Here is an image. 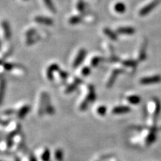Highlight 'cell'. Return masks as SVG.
<instances>
[{"mask_svg":"<svg viewBox=\"0 0 161 161\" xmlns=\"http://www.w3.org/2000/svg\"><path fill=\"white\" fill-rule=\"evenodd\" d=\"M96 98V92L95 90H94L93 86L91 85H88L86 88V92L83 95L80 102L78 104V109L81 111L85 110L87 108L88 105L90 103H92Z\"/></svg>","mask_w":161,"mask_h":161,"instance_id":"obj_1","label":"cell"},{"mask_svg":"<svg viewBox=\"0 0 161 161\" xmlns=\"http://www.w3.org/2000/svg\"><path fill=\"white\" fill-rule=\"evenodd\" d=\"M48 98H49V96L45 92H42L39 96L38 102L36 105V114H37V116H42L45 114V108Z\"/></svg>","mask_w":161,"mask_h":161,"instance_id":"obj_2","label":"cell"},{"mask_svg":"<svg viewBox=\"0 0 161 161\" xmlns=\"http://www.w3.org/2000/svg\"><path fill=\"white\" fill-rule=\"evenodd\" d=\"M30 106L27 104H23L17 108H14V115L17 116V118L19 119H22L25 118L27 114H29L30 111Z\"/></svg>","mask_w":161,"mask_h":161,"instance_id":"obj_3","label":"cell"},{"mask_svg":"<svg viewBox=\"0 0 161 161\" xmlns=\"http://www.w3.org/2000/svg\"><path fill=\"white\" fill-rule=\"evenodd\" d=\"M36 157L39 161H49L52 157V153L49 148L43 147L38 149Z\"/></svg>","mask_w":161,"mask_h":161,"instance_id":"obj_4","label":"cell"},{"mask_svg":"<svg viewBox=\"0 0 161 161\" xmlns=\"http://www.w3.org/2000/svg\"><path fill=\"white\" fill-rule=\"evenodd\" d=\"M19 124L18 123L17 121H13V122H10L8 126L6 127V132H7V135L10 136H14L16 134L19 133Z\"/></svg>","mask_w":161,"mask_h":161,"instance_id":"obj_5","label":"cell"},{"mask_svg":"<svg viewBox=\"0 0 161 161\" xmlns=\"http://www.w3.org/2000/svg\"><path fill=\"white\" fill-rule=\"evenodd\" d=\"M161 3V0H153L152 3L145 6L144 8H142V9L140 11V15L143 17L150 13L152 10H154L155 8L158 6L159 4Z\"/></svg>","mask_w":161,"mask_h":161,"instance_id":"obj_6","label":"cell"},{"mask_svg":"<svg viewBox=\"0 0 161 161\" xmlns=\"http://www.w3.org/2000/svg\"><path fill=\"white\" fill-rule=\"evenodd\" d=\"M161 81V76L159 75L150 76V77H146L140 80V84L142 85H149V84H154L159 83Z\"/></svg>","mask_w":161,"mask_h":161,"instance_id":"obj_7","label":"cell"},{"mask_svg":"<svg viewBox=\"0 0 161 161\" xmlns=\"http://www.w3.org/2000/svg\"><path fill=\"white\" fill-rule=\"evenodd\" d=\"M130 111V108L128 106L119 105L114 107L112 109V114L115 115H120V114H125Z\"/></svg>","mask_w":161,"mask_h":161,"instance_id":"obj_8","label":"cell"},{"mask_svg":"<svg viewBox=\"0 0 161 161\" xmlns=\"http://www.w3.org/2000/svg\"><path fill=\"white\" fill-rule=\"evenodd\" d=\"M85 54H86V52L84 49H80L79 50V52H78V55L76 56L75 60H74V62H73V67H77L78 66V65L81 63L82 60L84 58V56H85Z\"/></svg>","mask_w":161,"mask_h":161,"instance_id":"obj_9","label":"cell"},{"mask_svg":"<svg viewBox=\"0 0 161 161\" xmlns=\"http://www.w3.org/2000/svg\"><path fill=\"white\" fill-rule=\"evenodd\" d=\"M52 158L55 161H63L64 160V152L62 148H56L54 149L52 153Z\"/></svg>","mask_w":161,"mask_h":161,"instance_id":"obj_10","label":"cell"},{"mask_svg":"<svg viewBox=\"0 0 161 161\" xmlns=\"http://www.w3.org/2000/svg\"><path fill=\"white\" fill-rule=\"evenodd\" d=\"M107 110H108V109H107L106 106L103 105V104H98V105L96 107L94 112H95V114H96L98 116L102 117V116L106 115Z\"/></svg>","mask_w":161,"mask_h":161,"instance_id":"obj_11","label":"cell"},{"mask_svg":"<svg viewBox=\"0 0 161 161\" xmlns=\"http://www.w3.org/2000/svg\"><path fill=\"white\" fill-rule=\"evenodd\" d=\"M117 31L122 35H133L135 32V29L133 27H120L117 29Z\"/></svg>","mask_w":161,"mask_h":161,"instance_id":"obj_12","label":"cell"},{"mask_svg":"<svg viewBox=\"0 0 161 161\" xmlns=\"http://www.w3.org/2000/svg\"><path fill=\"white\" fill-rule=\"evenodd\" d=\"M120 71L121 70H114V71H113L110 78L108 79V81H107V86L110 87V86H111L113 84H114V81H115L116 78V77H117L118 74L119 73Z\"/></svg>","mask_w":161,"mask_h":161,"instance_id":"obj_13","label":"cell"},{"mask_svg":"<svg viewBox=\"0 0 161 161\" xmlns=\"http://www.w3.org/2000/svg\"><path fill=\"white\" fill-rule=\"evenodd\" d=\"M5 81L3 78L0 79V104L3 103L5 95Z\"/></svg>","mask_w":161,"mask_h":161,"instance_id":"obj_14","label":"cell"},{"mask_svg":"<svg viewBox=\"0 0 161 161\" xmlns=\"http://www.w3.org/2000/svg\"><path fill=\"white\" fill-rule=\"evenodd\" d=\"M127 100H128V102H129V103L132 104H140V102H141L140 97L136 95L129 96L128 98H127Z\"/></svg>","mask_w":161,"mask_h":161,"instance_id":"obj_15","label":"cell"},{"mask_svg":"<svg viewBox=\"0 0 161 161\" xmlns=\"http://www.w3.org/2000/svg\"><path fill=\"white\" fill-rule=\"evenodd\" d=\"M3 29L4 33H5V37L6 39H9L11 37V31H10L8 23L7 22H3Z\"/></svg>","mask_w":161,"mask_h":161,"instance_id":"obj_16","label":"cell"},{"mask_svg":"<svg viewBox=\"0 0 161 161\" xmlns=\"http://www.w3.org/2000/svg\"><path fill=\"white\" fill-rule=\"evenodd\" d=\"M114 9L117 13L119 14H123L126 10V7L124 3H117L114 6Z\"/></svg>","mask_w":161,"mask_h":161,"instance_id":"obj_17","label":"cell"},{"mask_svg":"<svg viewBox=\"0 0 161 161\" xmlns=\"http://www.w3.org/2000/svg\"><path fill=\"white\" fill-rule=\"evenodd\" d=\"M156 140V132L154 130H152V132L148 134V137L146 139V143L148 146L152 144Z\"/></svg>","mask_w":161,"mask_h":161,"instance_id":"obj_18","label":"cell"},{"mask_svg":"<svg viewBox=\"0 0 161 161\" xmlns=\"http://www.w3.org/2000/svg\"><path fill=\"white\" fill-rule=\"evenodd\" d=\"M35 20L38 23H44L46 25H51L52 23V20L50 19H48V18L44 17H37L35 18Z\"/></svg>","mask_w":161,"mask_h":161,"instance_id":"obj_19","label":"cell"},{"mask_svg":"<svg viewBox=\"0 0 161 161\" xmlns=\"http://www.w3.org/2000/svg\"><path fill=\"white\" fill-rule=\"evenodd\" d=\"M146 45L144 44V45L142 46L141 49L140 50V55H139V60H144L146 59Z\"/></svg>","mask_w":161,"mask_h":161,"instance_id":"obj_20","label":"cell"},{"mask_svg":"<svg viewBox=\"0 0 161 161\" xmlns=\"http://www.w3.org/2000/svg\"><path fill=\"white\" fill-rule=\"evenodd\" d=\"M104 33H105L106 35H108V37H109L111 40H116V39H117V36H116V34L114 33V31H112L111 30L109 29H104Z\"/></svg>","mask_w":161,"mask_h":161,"instance_id":"obj_21","label":"cell"},{"mask_svg":"<svg viewBox=\"0 0 161 161\" xmlns=\"http://www.w3.org/2000/svg\"><path fill=\"white\" fill-rule=\"evenodd\" d=\"M123 65L128 66V67H135L137 65V61L134 60H128L123 61Z\"/></svg>","mask_w":161,"mask_h":161,"instance_id":"obj_22","label":"cell"},{"mask_svg":"<svg viewBox=\"0 0 161 161\" xmlns=\"http://www.w3.org/2000/svg\"><path fill=\"white\" fill-rule=\"evenodd\" d=\"M154 103H155V110H154V115L158 116L161 110V104L158 99H154Z\"/></svg>","mask_w":161,"mask_h":161,"instance_id":"obj_23","label":"cell"},{"mask_svg":"<svg viewBox=\"0 0 161 161\" xmlns=\"http://www.w3.org/2000/svg\"><path fill=\"white\" fill-rule=\"evenodd\" d=\"M44 3H45L46 5H47V7L49 8V9L50 10V11H55V10H54V6H53V5H52L51 0H44Z\"/></svg>","mask_w":161,"mask_h":161,"instance_id":"obj_24","label":"cell"},{"mask_svg":"<svg viewBox=\"0 0 161 161\" xmlns=\"http://www.w3.org/2000/svg\"><path fill=\"white\" fill-rule=\"evenodd\" d=\"M100 60V58H98V57H94L92 59V61H91V64L93 66H96V65H97V64L99 62Z\"/></svg>","mask_w":161,"mask_h":161,"instance_id":"obj_25","label":"cell"},{"mask_svg":"<svg viewBox=\"0 0 161 161\" xmlns=\"http://www.w3.org/2000/svg\"><path fill=\"white\" fill-rule=\"evenodd\" d=\"M90 69H89V68H87V67H84V68H83V69H82V70H81V74L83 75H87L88 74L90 73Z\"/></svg>","mask_w":161,"mask_h":161,"instance_id":"obj_26","label":"cell"},{"mask_svg":"<svg viewBox=\"0 0 161 161\" xmlns=\"http://www.w3.org/2000/svg\"><path fill=\"white\" fill-rule=\"evenodd\" d=\"M80 21V17H72L71 19H70V23H77Z\"/></svg>","mask_w":161,"mask_h":161,"instance_id":"obj_27","label":"cell"},{"mask_svg":"<svg viewBox=\"0 0 161 161\" xmlns=\"http://www.w3.org/2000/svg\"><path fill=\"white\" fill-rule=\"evenodd\" d=\"M23 1H27V0H23Z\"/></svg>","mask_w":161,"mask_h":161,"instance_id":"obj_28","label":"cell"},{"mask_svg":"<svg viewBox=\"0 0 161 161\" xmlns=\"http://www.w3.org/2000/svg\"><path fill=\"white\" fill-rule=\"evenodd\" d=\"M0 161H2V160H0Z\"/></svg>","mask_w":161,"mask_h":161,"instance_id":"obj_29","label":"cell"}]
</instances>
